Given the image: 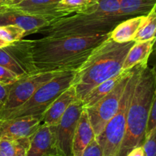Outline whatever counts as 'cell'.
Segmentation results:
<instances>
[{"label":"cell","mask_w":156,"mask_h":156,"mask_svg":"<svg viewBox=\"0 0 156 156\" xmlns=\"http://www.w3.org/2000/svg\"><path fill=\"white\" fill-rule=\"evenodd\" d=\"M109 33L86 35L44 36L37 40H20L5 48L21 64L26 74L77 70L93 49Z\"/></svg>","instance_id":"6da1fadb"},{"label":"cell","mask_w":156,"mask_h":156,"mask_svg":"<svg viewBox=\"0 0 156 156\" xmlns=\"http://www.w3.org/2000/svg\"><path fill=\"white\" fill-rule=\"evenodd\" d=\"M134 43H117L109 36L93 49L86 60L76 70L72 82L79 100H83L98 85L123 72L125 58Z\"/></svg>","instance_id":"7a4b0ae2"},{"label":"cell","mask_w":156,"mask_h":156,"mask_svg":"<svg viewBox=\"0 0 156 156\" xmlns=\"http://www.w3.org/2000/svg\"><path fill=\"white\" fill-rule=\"evenodd\" d=\"M155 91V76L152 69L146 65L140 71L134 88L127 111L124 138L117 156H126L133 149L144 143Z\"/></svg>","instance_id":"3957f363"},{"label":"cell","mask_w":156,"mask_h":156,"mask_svg":"<svg viewBox=\"0 0 156 156\" xmlns=\"http://www.w3.org/2000/svg\"><path fill=\"white\" fill-rule=\"evenodd\" d=\"M120 0H98L95 12L75 14L50 21L39 32L45 36L109 33L126 18L120 14Z\"/></svg>","instance_id":"277c9868"},{"label":"cell","mask_w":156,"mask_h":156,"mask_svg":"<svg viewBox=\"0 0 156 156\" xmlns=\"http://www.w3.org/2000/svg\"><path fill=\"white\" fill-rule=\"evenodd\" d=\"M146 65H148V63L140 64L134 66L132 75L126 85L117 113L107 123L103 131L95 136L103 151L104 156H117L120 151L126 132L127 111L134 88L140 71Z\"/></svg>","instance_id":"5b68a950"},{"label":"cell","mask_w":156,"mask_h":156,"mask_svg":"<svg viewBox=\"0 0 156 156\" xmlns=\"http://www.w3.org/2000/svg\"><path fill=\"white\" fill-rule=\"evenodd\" d=\"M76 70L61 72L40 87L31 97L18 108L6 114L1 120L30 115H41L53 101L71 86Z\"/></svg>","instance_id":"8992f818"},{"label":"cell","mask_w":156,"mask_h":156,"mask_svg":"<svg viewBox=\"0 0 156 156\" xmlns=\"http://www.w3.org/2000/svg\"><path fill=\"white\" fill-rule=\"evenodd\" d=\"M133 68L126 72V75L111 92L93 106L85 108L95 136L103 131L107 123L117 113L126 84L133 71Z\"/></svg>","instance_id":"52a82bcc"},{"label":"cell","mask_w":156,"mask_h":156,"mask_svg":"<svg viewBox=\"0 0 156 156\" xmlns=\"http://www.w3.org/2000/svg\"><path fill=\"white\" fill-rule=\"evenodd\" d=\"M61 72H43L21 76L12 84L7 100L0 108V119L28 100L40 88Z\"/></svg>","instance_id":"ba28073f"},{"label":"cell","mask_w":156,"mask_h":156,"mask_svg":"<svg viewBox=\"0 0 156 156\" xmlns=\"http://www.w3.org/2000/svg\"><path fill=\"white\" fill-rule=\"evenodd\" d=\"M83 110V103L77 99L70 105L58 124L50 126L54 134L58 156H73V137Z\"/></svg>","instance_id":"9c48e42d"},{"label":"cell","mask_w":156,"mask_h":156,"mask_svg":"<svg viewBox=\"0 0 156 156\" xmlns=\"http://www.w3.org/2000/svg\"><path fill=\"white\" fill-rule=\"evenodd\" d=\"M41 124V115L0 119V139L18 140L30 137Z\"/></svg>","instance_id":"30bf717a"},{"label":"cell","mask_w":156,"mask_h":156,"mask_svg":"<svg viewBox=\"0 0 156 156\" xmlns=\"http://www.w3.org/2000/svg\"><path fill=\"white\" fill-rule=\"evenodd\" d=\"M50 23V20L45 18L21 13L7 6L0 11V26L16 25L24 30L25 36L39 32L41 29L47 27Z\"/></svg>","instance_id":"8fae6325"},{"label":"cell","mask_w":156,"mask_h":156,"mask_svg":"<svg viewBox=\"0 0 156 156\" xmlns=\"http://www.w3.org/2000/svg\"><path fill=\"white\" fill-rule=\"evenodd\" d=\"M26 156H58L52 126L41 123L30 137V146Z\"/></svg>","instance_id":"7c38bea8"},{"label":"cell","mask_w":156,"mask_h":156,"mask_svg":"<svg viewBox=\"0 0 156 156\" xmlns=\"http://www.w3.org/2000/svg\"><path fill=\"white\" fill-rule=\"evenodd\" d=\"M76 89L71 85L58 96L41 116V123L48 126H56L72 103L77 100Z\"/></svg>","instance_id":"4fadbf2b"},{"label":"cell","mask_w":156,"mask_h":156,"mask_svg":"<svg viewBox=\"0 0 156 156\" xmlns=\"http://www.w3.org/2000/svg\"><path fill=\"white\" fill-rule=\"evenodd\" d=\"M59 1L60 0H23L15 5L6 6L21 13L42 17L52 21L60 18L59 14L55 11V7Z\"/></svg>","instance_id":"5bb4252c"},{"label":"cell","mask_w":156,"mask_h":156,"mask_svg":"<svg viewBox=\"0 0 156 156\" xmlns=\"http://www.w3.org/2000/svg\"><path fill=\"white\" fill-rule=\"evenodd\" d=\"M94 137L95 135L94 130L89 121L86 111L84 108L73 137L72 148L73 156H82L85 148Z\"/></svg>","instance_id":"9a60e30c"},{"label":"cell","mask_w":156,"mask_h":156,"mask_svg":"<svg viewBox=\"0 0 156 156\" xmlns=\"http://www.w3.org/2000/svg\"><path fill=\"white\" fill-rule=\"evenodd\" d=\"M154 42L155 38L134 43L126 54L122 67V71H127L140 64L148 63L152 53Z\"/></svg>","instance_id":"2e32d148"},{"label":"cell","mask_w":156,"mask_h":156,"mask_svg":"<svg viewBox=\"0 0 156 156\" xmlns=\"http://www.w3.org/2000/svg\"><path fill=\"white\" fill-rule=\"evenodd\" d=\"M146 18V15H139L123 20L110 32V37L120 44L133 41L137 30Z\"/></svg>","instance_id":"e0dca14e"},{"label":"cell","mask_w":156,"mask_h":156,"mask_svg":"<svg viewBox=\"0 0 156 156\" xmlns=\"http://www.w3.org/2000/svg\"><path fill=\"white\" fill-rule=\"evenodd\" d=\"M128 71V70H127ZM121 72L119 74L107 79L105 82H101V84L94 87L88 94L85 97V98L82 101L83 103L84 108H88L89 107L93 106L95 105L98 101L103 98L106 96L108 93L111 92L114 87L120 82L123 76L126 75V72Z\"/></svg>","instance_id":"ac0fdd59"},{"label":"cell","mask_w":156,"mask_h":156,"mask_svg":"<svg viewBox=\"0 0 156 156\" xmlns=\"http://www.w3.org/2000/svg\"><path fill=\"white\" fill-rule=\"evenodd\" d=\"M156 11V0H120V14L125 18L147 15Z\"/></svg>","instance_id":"d6986e66"},{"label":"cell","mask_w":156,"mask_h":156,"mask_svg":"<svg viewBox=\"0 0 156 156\" xmlns=\"http://www.w3.org/2000/svg\"><path fill=\"white\" fill-rule=\"evenodd\" d=\"M97 0H60L56 4L55 11L60 18L86 12L96 3Z\"/></svg>","instance_id":"ffe728a7"},{"label":"cell","mask_w":156,"mask_h":156,"mask_svg":"<svg viewBox=\"0 0 156 156\" xmlns=\"http://www.w3.org/2000/svg\"><path fill=\"white\" fill-rule=\"evenodd\" d=\"M30 146V137L18 140L0 139V152L4 156H26Z\"/></svg>","instance_id":"44dd1931"},{"label":"cell","mask_w":156,"mask_h":156,"mask_svg":"<svg viewBox=\"0 0 156 156\" xmlns=\"http://www.w3.org/2000/svg\"><path fill=\"white\" fill-rule=\"evenodd\" d=\"M156 34V11L146 15V18L133 38L134 42H141L155 38Z\"/></svg>","instance_id":"7402d4cb"},{"label":"cell","mask_w":156,"mask_h":156,"mask_svg":"<svg viewBox=\"0 0 156 156\" xmlns=\"http://www.w3.org/2000/svg\"><path fill=\"white\" fill-rule=\"evenodd\" d=\"M0 66L13 72L20 77L27 75L21 64L5 47L0 48Z\"/></svg>","instance_id":"603a6c76"},{"label":"cell","mask_w":156,"mask_h":156,"mask_svg":"<svg viewBox=\"0 0 156 156\" xmlns=\"http://www.w3.org/2000/svg\"><path fill=\"white\" fill-rule=\"evenodd\" d=\"M25 37V31L16 25L0 26V38L9 44H13Z\"/></svg>","instance_id":"cb8c5ba5"},{"label":"cell","mask_w":156,"mask_h":156,"mask_svg":"<svg viewBox=\"0 0 156 156\" xmlns=\"http://www.w3.org/2000/svg\"><path fill=\"white\" fill-rule=\"evenodd\" d=\"M143 146L146 156H156V129L145 139Z\"/></svg>","instance_id":"d4e9b609"},{"label":"cell","mask_w":156,"mask_h":156,"mask_svg":"<svg viewBox=\"0 0 156 156\" xmlns=\"http://www.w3.org/2000/svg\"><path fill=\"white\" fill-rule=\"evenodd\" d=\"M155 129H156V95L154 97L151 105L150 111H149V120H148L147 128H146V138L150 135Z\"/></svg>","instance_id":"484cf974"},{"label":"cell","mask_w":156,"mask_h":156,"mask_svg":"<svg viewBox=\"0 0 156 156\" xmlns=\"http://www.w3.org/2000/svg\"><path fill=\"white\" fill-rule=\"evenodd\" d=\"M82 156H104L103 151L95 137L87 146Z\"/></svg>","instance_id":"4316f807"},{"label":"cell","mask_w":156,"mask_h":156,"mask_svg":"<svg viewBox=\"0 0 156 156\" xmlns=\"http://www.w3.org/2000/svg\"><path fill=\"white\" fill-rule=\"evenodd\" d=\"M20 76L10 71L8 69L0 66V82L5 84H12L16 82Z\"/></svg>","instance_id":"83f0119b"},{"label":"cell","mask_w":156,"mask_h":156,"mask_svg":"<svg viewBox=\"0 0 156 156\" xmlns=\"http://www.w3.org/2000/svg\"><path fill=\"white\" fill-rule=\"evenodd\" d=\"M126 156H146V153H145L143 145L133 149L132 150L126 155Z\"/></svg>","instance_id":"f1b7e54d"},{"label":"cell","mask_w":156,"mask_h":156,"mask_svg":"<svg viewBox=\"0 0 156 156\" xmlns=\"http://www.w3.org/2000/svg\"><path fill=\"white\" fill-rule=\"evenodd\" d=\"M151 56H152V57H153L154 59H155V65H154L153 67H152V68H151V69H152V73H153L154 76H155V95H156V53H154V54H152V55H151Z\"/></svg>","instance_id":"f546056e"},{"label":"cell","mask_w":156,"mask_h":156,"mask_svg":"<svg viewBox=\"0 0 156 156\" xmlns=\"http://www.w3.org/2000/svg\"><path fill=\"white\" fill-rule=\"evenodd\" d=\"M23 0H5V5L8 6L10 5H15L18 4Z\"/></svg>","instance_id":"4dcf8cb0"},{"label":"cell","mask_w":156,"mask_h":156,"mask_svg":"<svg viewBox=\"0 0 156 156\" xmlns=\"http://www.w3.org/2000/svg\"><path fill=\"white\" fill-rule=\"evenodd\" d=\"M9 45H10V44L7 43L6 41H3L2 39L0 38V48H4V47H8Z\"/></svg>","instance_id":"1f68e13d"},{"label":"cell","mask_w":156,"mask_h":156,"mask_svg":"<svg viewBox=\"0 0 156 156\" xmlns=\"http://www.w3.org/2000/svg\"><path fill=\"white\" fill-rule=\"evenodd\" d=\"M5 6V0H0V11L2 10Z\"/></svg>","instance_id":"d6a6232c"},{"label":"cell","mask_w":156,"mask_h":156,"mask_svg":"<svg viewBox=\"0 0 156 156\" xmlns=\"http://www.w3.org/2000/svg\"><path fill=\"white\" fill-rule=\"evenodd\" d=\"M156 53V34L155 37V42H154L153 47H152V53H151V55L154 54V53Z\"/></svg>","instance_id":"836d02e7"},{"label":"cell","mask_w":156,"mask_h":156,"mask_svg":"<svg viewBox=\"0 0 156 156\" xmlns=\"http://www.w3.org/2000/svg\"><path fill=\"white\" fill-rule=\"evenodd\" d=\"M0 156H4V155H2V152H0Z\"/></svg>","instance_id":"e575fe53"}]
</instances>
